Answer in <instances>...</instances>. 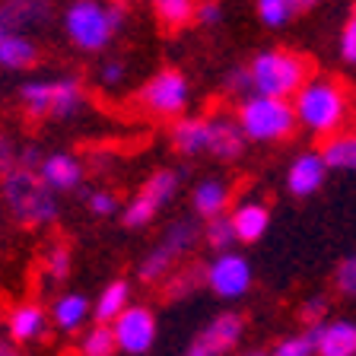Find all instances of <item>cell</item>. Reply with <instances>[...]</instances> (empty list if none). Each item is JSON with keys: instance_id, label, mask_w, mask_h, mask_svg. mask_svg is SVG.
I'll use <instances>...</instances> for the list:
<instances>
[{"instance_id": "1", "label": "cell", "mask_w": 356, "mask_h": 356, "mask_svg": "<svg viewBox=\"0 0 356 356\" xmlns=\"http://www.w3.org/2000/svg\"><path fill=\"white\" fill-rule=\"evenodd\" d=\"M0 197L22 229H48L60 216V194L44 185L35 165L16 163L13 169L3 172L0 175Z\"/></svg>"}, {"instance_id": "2", "label": "cell", "mask_w": 356, "mask_h": 356, "mask_svg": "<svg viewBox=\"0 0 356 356\" xmlns=\"http://www.w3.org/2000/svg\"><path fill=\"white\" fill-rule=\"evenodd\" d=\"M16 96H19V108L35 121H67L86 108V89L76 76L26 80Z\"/></svg>"}, {"instance_id": "3", "label": "cell", "mask_w": 356, "mask_h": 356, "mask_svg": "<svg viewBox=\"0 0 356 356\" xmlns=\"http://www.w3.org/2000/svg\"><path fill=\"white\" fill-rule=\"evenodd\" d=\"M124 26V7L121 3H102V0H74L64 10V32L80 51H102Z\"/></svg>"}, {"instance_id": "4", "label": "cell", "mask_w": 356, "mask_h": 356, "mask_svg": "<svg viewBox=\"0 0 356 356\" xmlns=\"http://www.w3.org/2000/svg\"><path fill=\"white\" fill-rule=\"evenodd\" d=\"M296 124V108L280 96H254L238 108V127L252 140H280Z\"/></svg>"}, {"instance_id": "5", "label": "cell", "mask_w": 356, "mask_h": 356, "mask_svg": "<svg viewBox=\"0 0 356 356\" xmlns=\"http://www.w3.org/2000/svg\"><path fill=\"white\" fill-rule=\"evenodd\" d=\"M252 70V86L261 96H280L286 99L289 92H296L305 80V60L299 54L289 51H264L254 58Z\"/></svg>"}, {"instance_id": "6", "label": "cell", "mask_w": 356, "mask_h": 356, "mask_svg": "<svg viewBox=\"0 0 356 356\" xmlns=\"http://www.w3.org/2000/svg\"><path fill=\"white\" fill-rule=\"evenodd\" d=\"M197 238H200L197 222H194V220H175L169 229L163 232L159 245H156L153 252H149L147 258L140 261V267H137V277H140L143 283L163 280L172 267L181 264V258H185L194 245H197Z\"/></svg>"}, {"instance_id": "7", "label": "cell", "mask_w": 356, "mask_h": 356, "mask_svg": "<svg viewBox=\"0 0 356 356\" xmlns=\"http://www.w3.org/2000/svg\"><path fill=\"white\" fill-rule=\"evenodd\" d=\"M296 118L302 121L305 127L318 134H327L343 121V108H347V99H343L341 86L334 83H309V86L296 89Z\"/></svg>"}, {"instance_id": "8", "label": "cell", "mask_w": 356, "mask_h": 356, "mask_svg": "<svg viewBox=\"0 0 356 356\" xmlns=\"http://www.w3.org/2000/svg\"><path fill=\"white\" fill-rule=\"evenodd\" d=\"M178 191V175L172 169H159L147 178V185L137 191V197L121 210V222L127 229H143L147 222H153V216L175 197Z\"/></svg>"}, {"instance_id": "9", "label": "cell", "mask_w": 356, "mask_h": 356, "mask_svg": "<svg viewBox=\"0 0 356 356\" xmlns=\"http://www.w3.org/2000/svg\"><path fill=\"white\" fill-rule=\"evenodd\" d=\"M140 102L147 105L153 115H181V108L188 105V80L178 70H159L156 76H149L147 86L140 89Z\"/></svg>"}, {"instance_id": "10", "label": "cell", "mask_w": 356, "mask_h": 356, "mask_svg": "<svg viewBox=\"0 0 356 356\" xmlns=\"http://www.w3.org/2000/svg\"><path fill=\"white\" fill-rule=\"evenodd\" d=\"M111 331H115L118 350H124L131 356H140L156 341V318L147 305H127L118 318L111 321Z\"/></svg>"}, {"instance_id": "11", "label": "cell", "mask_w": 356, "mask_h": 356, "mask_svg": "<svg viewBox=\"0 0 356 356\" xmlns=\"http://www.w3.org/2000/svg\"><path fill=\"white\" fill-rule=\"evenodd\" d=\"M242 337V318L238 315H220L191 341L181 356H226Z\"/></svg>"}, {"instance_id": "12", "label": "cell", "mask_w": 356, "mask_h": 356, "mask_svg": "<svg viewBox=\"0 0 356 356\" xmlns=\"http://www.w3.org/2000/svg\"><path fill=\"white\" fill-rule=\"evenodd\" d=\"M207 283L216 296L222 299H236L242 296L248 283H252V270H248V261L242 254L222 252L220 258H213V264L207 267Z\"/></svg>"}, {"instance_id": "13", "label": "cell", "mask_w": 356, "mask_h": 356, "mask_svg": "<svg viewBox=\"0 0 356 356\" xmlns=\"http://www.w3.org/2000/svg\"><path fill=\"white\" fill-rule=\"evenodd\" d=\"M54 0H0V32H29L48 26Z\"/></svg>"}, {"instance_id": "14", "label": "cell", "mask_w": 356, "mask_h": 356, "mask_svg": "<svg viewBox=\"0 0 356 356\" xmlns=\"http://www.w3.org/2000/svg\"><path fill=\"white\" fill-rule=\"evenodd\" d=\"M38 175L44 178V185L51 188V191L58 194H70L76 191V188L83 185V175H86V169H83V163L76 159V156L70 153H44L42 163H38Z\"/></svg>"}, {"instance_id": "15", "label": "cell", "mask_w": 356, "mask_h": 356, "mask_svg": "<svg viewBox=\"0 0 356 356\" xmlns=\"http://www.w3.org/2000/svg\"><path fill=\"white\" fill-rule=\"evenodd\" d=\"M48 309H42L38 302H19L10 309L7 315V334L13 343H35L48 334Z\"/></svg>"}, {"instance_id": "16", "label": "cell", "mask_w": 356, "mask_h": 356, "mask_svg": "<svg viewBox=\"0 0 356 356\" xmlns=\"http://www.w3.org/2000/svg\"><path fill=\"white\" fill-rule=\"evenodd\" d=\"M318 356H356V325L334 321V325H312L305 334Z\"/></svg>"}, {"instance_id": "17", "label": "cell", "mask_w": 356, "mask_h": 356, "mask_svg": "<svg viewBox=\"0 0 356 356\" xmlns=\"http://www.w3.org/2000/svg\"><path fill=\"white\" fill-rule=\"evenodd\" d=\"M48 318H51V325L58 327V331L76 334L86 327L89 318H92V302H89L86 296H80V293H64V296H58L51 302Z\"/></svg>"}, {"instance_id": "18", "label": "cell", "mask_w": 356, "mask_h": 356, "mask_svg": "<svg viewBox=\"0 0 356 356\" xmlns=\"http://www.w3.org/2000/svg\"><path fill=\"white\" fill-rule=\"evenodd\" d=\"M38 64V44L26 32H0V67L29 70Z\"/></svg>"}, {"instance_id": "19", "label": "cell", "mask_w": 356, "mask_h": 356, "mask_svg": "<svg viewBox=\"0 0 356 356\" xmlns=\"http://www.w3.org/2000/svg\"><path fill=\"white\" fill-rule=\"evenodd\" d=\"M325 159L321 156H315V153H305V156H299L296 163L289 165V175H286V181H289V191L296 194V197H309V194H315L321 188V181H325Z\"/></svg>"}, {"instance_id": "20", "label": "cell", "mask_w": 356, "mask_h": 356, "mask_svg": "<svg viewBox=\"0 0 356 356\" xmlns=\"http://www.w3.org/2000/svg\"><path fill=\"white\" fill-rule=\"evenodd\" d=\"M172 143H175L178 153L194 156L204 153L210 147V121L204 118H181L172 127Z\"/></svg>"}, {"instance_id": "21", "label": "cell", "mask_w": 356, "mask_h": 356, "mask_svg": "<svg viewBox=\"0 0 356 356\" xmlns=\"http://www.w3.org/2000/svg\"><path fill=\"white\" fill-rule=\"evenodd\" d=\"M207 283V267L200 264H181V267H172L169 274H165V299L175 302V299H185L191 296L197 286Z\"/></svg>"}, {"instance_id": "22", "label": "cell", "mask_w": 356, "mask_h": 356, "mask_svg": "<svg viewBox=\"0 0 356 356\" xmlns=\"http://www.w3.org/2000/svg\"><path fill=\"white\" fill-rule=\"evenodd\" d=\"M131 305V286L124 280H115L102 289V296L92 302V321H102V325H111L118 318L121 312Z\"/></svg>"}, {"instance_id": "23", "label": "cell", "mask_w": 356, "mask_h": 356, "mask_svg": "<svg viewBox=\"0 0 356 356\" xmlns=\"http://www.w3.org/2000/svg\"><path fill=\"white\" fill-rule=\"evenodd\" d=\"M245 147V134L242 127H236L232 121H210V153L216 159H236Z\"/></svg>"}, {"instance_id": "24", "label": "cell", "mask_w": 356, "mask_h": 356, "mask_svg": "<svg viewBox=\"0 0 356 356\" xmlns=\"http://www.w3.org/2000/svg\"><path fill=\"white\" fill-rule=\"evenodd\" d=\"M232 229L242 242H258L267 229V207L264 204H242L232 216Z\"/></svg>"}, {"instance_id": "25", "label": "cell", "mask_w": 356, "mask_h": 356, "mask_svg": "<svg viewBox=\"0 0 356 356\" xmlns=\"http://www.w3.org/2000/svg\"><path fill=\"white\" fill-rule=\"evenodd\" d=\"M226 200H229V191H226V185L216 181V178H207V181H200V185L194 188V210H197L200 216H207V220L226 210Z\"/></svg>"}, {"instance_id": "26", "label": "cell", "mask_w": 356, "mask_h": 356, "mask_svg": "<svg viewBox=\"0 0 356 356\" xmlns=\"http://www.w3.org/2000/svg\"><path fill=\"white\" fill-rule=\"evenodd\" d=\"M70 267H74V258H70V248L64 242H51L42 254V270L48 283H64L70 277Z\"/></svg>"}, {"instance_id": "27", "label": "cell", "mask_w": 356, "mask_h": 356, "mask_svg": "<svg viewBox=\"0 0 356 356\" xmlns=\"http://www.w3.org/2000/svg\"><path fill=\"white\" fill-rule=\"evenodd\" d=\"M118 350V343H115V331H111V325H102V321H96L92 327H86L80 337V356H111Z\"/></svg>"}, {"instance_id": "28", "label": "cell", "mask_w": 356, "mask_h": 356, "mask_svg": "<svg viewBox=\"0 0 356 356\" xmlns=\"http://www.w3.org/2000/svg\"><path fill=\"white\" fill-rule=\"evenodd\" d=\"M321 159H325L327 169L356 172V134H347V137H334V140H327Z\"/></svg>"}, {"instance_id": "29", "label": "cell", "mask_w": 356, "mask_h": 356, "mask_svg": "<svg viewBox=\"0 0 356 356\" xmlns=\"http://www.w3.org/2000/svg\"><path fill=\"white\" fill-rule=\"evenodd\" d=\"M153 10L169 29H181L194 19V0H153Z\"/></svg>"}, {"instance_id": "30", "label": "cell", "mask_w": 356, "mask_h": 356, "mask_svg": "<svg viewBox=\"0 0 356 356\" xmlns=\"http://www.w3.org/2000/svg\"><path fill=\"white\" fill-rule=\"evenodd\" d=\"M207 245H213L216 252H226L232 242H236V229H232V216H222V213H216V216H210V222H207Z\"/></svg>"}, {"instance_id": "31", "label": "cell", "mask_w": 356, "mask_h": 356, "mask_svg": "<svg viewBox=\"0 0 356 356\" xmlns=\"http://www.w3.org/2000/svg\"><path fill=\"white\" fill-rule=\"evenodd\" d=\"M258 13L267 26H283L293 16V3L289 0H258Z\"/></svg>"}, {"instance_id": "32", "label": "cell", "mask_w": 356, "mask_h": 356, "mask_svg": "<svg viewBox=\"0 0 356 356\" xmlns=\"http://www.w3.org/2000/svg\"><path fill=\"white\" fill-rule=\"evenodd\" d=\"M86 207H89V213L92 216H115L118 213V197L111 191H89L86 194Z\"/></svg>"}, {"instance_id": "33", "label": "cell", "mask_w": 356, "mask_h": 356, "mask_svg": "<svg viewBox=\"0 0 356 356\" xmlns=\"http://www.w3.org/2000/svg\"><path fill=\"white\" fill-rule=\"evenodd\" d=\"M19 147L22 143L16 140V137H10V134L0 131V175L19 163Z\"/></svg>"}, {"instance_id": "34", "label": "cell", "mask_w": 356, "mask_h": 356, "mask_svg": "<svg viewBox=\"0 0 356 356\" xmlns=\"http://www.w3.org/2000/svg\"><path fill=\"white\" fill-rule=\"evenodd\" d=\"M312 353H315V347H312V341L302 334V337H289V341L277 343L270 356H312Z\"/></svg>"}, {"instance_id": "35", "label": "cell", "mask_w": 356, "mask_h": 356, "mask_svg": "<svg viewBox=\"0 0 356 356\" xmlns=\"http://www.w3.org/2000/svg\"><path fill=\"white\" fill-rule=\"evenodd\" d=\"M341 58L350 60V64H356V13L350 16L343 32H341Z\"/></svg>"}, {"instance_id": "36", "label": "cell", "mask_w": 356, "mask_h": 356, "mask_svg": "<svg viewBox=\"0 0 356 356\" xmlns=\"http://www.w3.org/2000/svg\"><path fill=\"white\" fill-rule=\"evenodd\" d=\"M124 74H127V67L121 64V60H105V64L99 67V83H102V86H121Z\"/></svg>"}, {"instance_id": "37", "label": "cell", "mask_w": 356, "mask_h": 356, "mask_svg": "<svg viewBox=\"0 0 356 356\" xmlns=\"http://www.w3.org/2000/svg\"><path fill=\"white\" fill-rule=\"evenodd\" d=\"M337 289L347 296H356V258H347L337 267Z\"/></svg>"}, {"instance_id": "38", "label": "cell", "mask_w": 356, "mask_h": 356, "mask_svg": "<svg viewBox=\"0 0 356 356\" xmlns=\"http://www.w3.org/2000/svg\"><path fill=\"white\" fill-rule=\"evenodd\" d=\"M325 312H327V299L315 296V299H309V302L302 305V318L309 321V325H318V321L325 318Z\"/></svg>"}, {"instance_id": "39", "label": "cell", "mask_w": 356, "mask_h": 356, "mask_svg": "<svg viewBox=\"0 0 356 356\" xmlns=\"http://www.w3.org/2000/svg\"><path fill=\"white\" fill-rule=\"evenodd\" d=\"M194 16H197V22H204V26H213V22H220V3H216V0H204V3L194 7Z\"/></svg>"}, {"instance_id": "40", "label": "cell", "mask_w": 356, "mask_h": 356, "mask_svg": "<svg viewBox=\"0 0 356 356\" xmlns=\"http://www.w3.org/2000/svg\"><path fill=\"white\" fill-rule=\"evenodd\" d=\"M229 89H236V92L254 89L252 86V70H232V74H229Z\"/></svg>"}, {"instance_id": "41", "label": "cell", "mask_w": 356, "mask_h": 356, "mask_svg": "<svg viewBox=\"0 0 356 356\" xmlns=\"http://www.w3.org/2000/svg\"><path fill=\"white\" fill-rule=\"evenodd\" d=\"M293 3V13H302V10H309V7H315L318 0H289Z\"/></svg>"}, {"instance_id": "42", "label": "cell", "mask_w": 356, "mask_h": 356, "mask_svg": "<svg viewBox=\"0 0 356 356\" xmlns=\"http://www.w3.org/2000/svg\"><path fill=\"white\" fill-rule=\"evenodd\" d=\"M7 353H10V343L3 341V337H0V356H7Z\"/></svg>"}, {"instance_id": "43", "label": "cell", "mask_w": 356, "mask_h": 356, "mask_svg": "<svg viewBox=\"0 0 356 356\" xmlns=\"http://www.w3.org/2000/svg\"><path fill=\"white\" fill-rule=\"evenodd\" d=\"M7 356H22V353H16V350H10V353Z\"/></svg>"}, {"instance_id": "44", "label": "cell", "mask_w": 356, "mask_h": 356, "mask_svg": "<svg viewBox=\"0 0 356 356\" xmlns=\"http://www.w3.org/2000/svg\"><path fill=\"white\" fill-rule=\"evenodd\" d=\"M245 356H264V353H245Z\"/></svg>"}]
</instances>
